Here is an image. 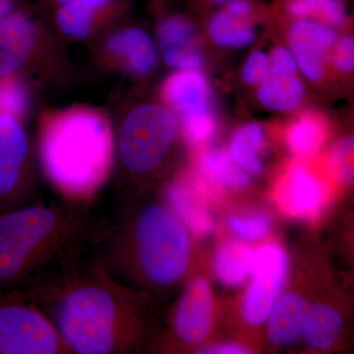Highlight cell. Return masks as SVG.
<instances>
[{
  "label": "cell",
  "mask_w": 354,
  "mask_h": 354,
  "mask_svg": "<svg viewBox=\"0 0 354 354\" xmlns=\"http://www.w3.org/2000/svg\"><path fill=\"white\" fill-rule=\"evenodd\" d=\"M270 317L268 335L274 344L288 346L297 341L306 321L307 304L295 293L285 295L274 304Z\"/></svg>",
  "instance_id": "16"
},
{
  "label": "cell",
  "mask_w": 354,
  "mask_h": 354,
  "mask_svg": "<svg viewBox=\"0 0 354 354\" xmlns=\"http://www.w3.org/2000/svg\"><path fill=\"white\" fill-rule=\"evenodd\" d=\"M186 134L193 142L203 143L212 138L216 130V122L211 113L183 121Z\"/></svg>",
  "instance_id": "31"
},
{
  "label": "cell",
  "mask_w": 354,
  "mask_h": 354,
  "mask_svg": "<svg viewBox=\"0 0 354 354\" xmlns=\"http://www.w3.org/2000/svg\"><path fill=\"white\" fill-rule=\"evenodd\" d=\"M116 0H71L58 6V27L71 38H87L95 23L113 12Z\"/></svg>",
  "instance_id": "14"
},
{
  "label": "cell",
  "mask_w": 354,
  "mask_h": 354,
  "mask_svg": "<svg viewBox=\"0 0 354 354\" xmlns=\"http://www.w3.org/2000/svg\"><path fill=\"white\" fill-rule=\"evenodd\" d=\"M271 59L272 73L295 75L298 65L295 55L286 48H277L272 51Z\"/></svg>",
  "instance_id": "33"
},
{
  "label": "cell",
  "mask_w": 354,
  "mask_h": 354,
  "mask_svg": "<svg viewBox=\"0 0 354 354\" xmlns=\"http://www.w3.org/2000/svg\"><path fill=\"white\" fill-rule=\"evenodd\" d=\"M158 38L162 50L186 48L194 39V29L189 21L180 16L165 18L158 26Z\"/></svg>",
  "instance_id": "26"
},
{
  "label": "cell",
  "mask_w": 354,
  "mask_h": 354,
  "mask_svg": "<svg viewBox=\"0 0 354 354\" xmlns=\"http://www.w3.org/2000/svg\"><path fill=\"white\" fill-rule=\"evenodd\" d=\"M288 10L295 17L315 18L326 25H339L346 19L341 0H290Z\"/></svg>",
  "instance_id": "25"
},
{
  "label": "cell",
  "mask_w": 354,
  "mask_h": 354,
  "mask_svg": "<svg viewBox=\"0 0 354 354\" xmlns=\"http://www.w3.org/2000/svg\"><path fill=\"white\" fill-rule=\"evenodd\" d=\"M327 197L325 185L301 165L291 167L276 191L279 208L295 218H314L320 213Z\"/></svg>",
  "instance_id": "9"
},
{
  "label": "cell",
  "mask_w": 354,
  "mask_h": 354,
  "mask_svg": "<svg viewBox=\"0 0 354 354\" xmlns=\"http://www.w3.org/2000/svg\"><path fill=\"white\" fill-rule=\"evenodd\" d=\"M326 139V128L314 114H305L290 125L286 134L288 147L295 155L309 158L315 155Z\"/></svg>",
  "instance_id": "23"
},
{
  "label": "cell",
  "mask_w": 354,
  "mask_h": 354,
  "mask_svg": "<svg viewBox=\"0 0 354 354\" xmlns=\"http://www.w3.org/2000/svg\"><path fill=\"white\" fill-rule=\"evenodd\" d=\"M178 120L174 111L149 104L133 109L120 128L118 158L123 171L146 176L160 167L176 141Z\"/></svg>",
  "instance_id": "5"
},
{
  "label": "cell",
  "mask_w": 354,
  "mask_h": 354,
  "mask_svg": "<svg viewBox=\"0 0 354 354\" xmlns=\"http://www.w3.org/2000/svg\"><path fill=\"white\" fill-rule=\"evenodd\" d=\"M81 202L21 205L0 213V293L28 291L83 255L104 230Z\"/></svg>",
  "instance_id": "2"
},
{
  "label": "cell",
  "mask_w": 354,
  "mask_h": 354,
  "mask_svg": "<svg viewBox=\"0 0 354 354\" xmlns=\"http://www.w3.org/2000/svg\"><path fill=\"white\" fill-rule=\"evenodd\" d=\"M251 11H252V6L248 0H234L227 4V12L241 19L248 17Z\"/></svg>",
  "instance_id": "35"
},
{
  "label": "cell",
  "mask_w": 354,
  "mask_h": 354,
  "mask_svg": "<svg viewBox=\"0 0 354 354\" xmlns=\"http://www.w3.org/2000/svg\"><path fill=\"white\" fill-rule=\"evenodd\" d=\"M17 0H0V19L16 9Z\"/></svg>",
  "instance_id": "37"
},
{
  "label": "cell",
  "mask_w": 354,
  "mask_h": 354,
  "mask_svg": "<svg viewBox=\"0 0 354 354\" xmlns=\"http://www.w3.org/2000/svg\"><path fill=\"white\" fill-rule=\"evenodd\" d=\"M165 64L181 71H196L201 68V55L186 48H169L165 50Z\"/></svg>",
  "instance_id": "32"
},
{
  "label": "cell",
  "mask_w": 354,
  "mask_h": 354,
  "mask_svg": "<svg viewBox=\"0 0 354 354\" xmlns=\"http://www.w3.org/2000/svg\"><path fill=\"white\" fill-rule=\"evenodd\" d=\"M286 274L288 259L281 247L268 244L255 253L253 281L244 302L247 322L261 325L267 320L285 286Z\"/></svg>",
  "instance_id": "8"
},
{
  "label": "cell",
  "mask_w": 354,
  "mask_h": 354,
  "mask_svg": "<svg viewBox=\"0 0 354 354\" xmlns=\"http://www.w3.org/2000/svg\"><path fill=\"white\" fill-rule=\"evenodd\" d=\"M244 19L234 17L227 11L216 14L209 25L211 38L223 46L242 48L248 46L255 39V31Z\"/></svg>",
  "instance_id": "24"
},
{
  "label": "cell",
  "mask_w": 354,
  "mask_h": 354,
  "mask_svg": "<svg viewBox=\"0 0 354 354\" xmlns=\"http://www.w3.org/2000/svg\"><path fill=\"white\" fill-rule=\"evenodd\" d=\"M0 354H71L25 291L0 293Z\"/></svg>",
  "instance_id": "6"
},
{
  "label": "cell",
  "mask_w": 354,
  "mask_h": 354,
  "mask_svg": "<svg viewBox=\"0 0 354 354\" xmlns=\"http://www.w3.org/2000/svg\"><path fill=\"white\" fill-rule=\"evenodd\" d=\"M164 97L183 122L211 113L208 83L196 71H180L169 77L165 84Z\"/></svg>",
  "instance_id": "13"
},
{
  "label": "cell",
  "mask_w": 354,
  "mask_h": 354,
  "mask_svg": "<svg viewBox=\"0 0 354 354\" xmlns=\"http://www.w3.org/2000/svg\"><path fill=\"white\" fill-rule=\"evenodd\" d=\"M212 299L209 283L196 279L188 286L174 312L172 329L179 341L197 344L208 335L211 327Z\"/></svg>",
  "instance_id": "11"
},
{
  "label": "cell",
  "mask_w": 354,
  "mask_h": 354,
  "mask_svg": "<svg viewBox=\"0 0 354 354\" xmlns=\"http://www.w3.org/2000/svg\"><path fill=\"white\" fill-rule=\"evenodd\" d=\"M232 1H234V0H214V2L218 6H227V3Z\"/></svg>",
  "instance_id": "38"
},
{
  "label": "cell",
  "mask_w": 354,
  "mask_h": 354,
  "mask_svg": "<svg viewBox=\"0 0 354 354\" xmlns=\"http://www.w3.org/2000/svg\"><path fill=\"white\" fill-rule=\"evenodd\" d=\"M353 137L339 140L330 151L329 169L333 176L344 185L353 183Z\"/></svg>",
  "instance_id": "27"
},
{
  "label": "cell",
  "mask_w": 354,
  "mask_h": 354,
  "mask_svg": "<svg viewBox=\"0 0 354 354\" xmlns=\"http://www.w3.org/2000/svg\"><path fill=\"white\" fill-rule=\"evenodd\" d=\"M106 46L111 55L124 60L130 70L137 74L152 71L157 62L152 39L137 28L115 32L109 39Z\"/></svg>",
  "instance_id": "15"
},
{
  "label": "cell",
  "mask_w": 354,
  "mask_h": 354,
  "mask_svg": "<svg viewBox=\"0 0 354 354\" xmlns=\"http://www.w3.org/2000/svg\"><path fill=\"white\" fill-rule=\"evenodd\" d=\"M36 26L23 11L14 9L0 19V79L15 76L31 55Z\"/></svg>",
  "instance_id": "12"
},
{
  "label": "cell",
  "mask_w": 354,
  "mask_h": 354,
  "mask_svg": "<svg viewBox=\"0 0 354 354\" xmlns=\"http://www.w3.org/2000/svg\"><path fill=\"white\" fill-rule=\"evenodd\" d=\"M25 292L71 354L129 353L139 341L143 319L138 298L93 258L72 260Z\"/></svg>",
  "instance_id": "1"
},
{
  "label": "cell",
  "mask_w": 354,
  "mask_h": 354,
  "mask_svg": "<svg viewBox=\"0 0 354 354\" xmlns=\"http://www.w3.org/2000/svg\"><path fill=\"white\" fill-rule=\"evenodd\" d=\"M167 198L171 208L191 232L197 235L211 234L213 216L194 191L187 186L174 185L167 193Z\"/></svg>",
  "instance_id": "18"
},
{
  "label": "cell",
  "mask_w": 354,
  "mask_h": 354,
  "mask_svg": "<svg viewBox=\"0 0 354 354\" xmlns=\"http://www.w3.org/2000/svg\"><path fill=\"white\" fill-rule=\"evenodd\" d=\"M230 227L242 239L247 241H259L267 234L270 228V221L265 216L249 218H232L230 220Z\"/></svg>",
  "instance_id": "29"
},
{
  "label": "cell",
  "mask_w": 354,
  "mask_h": 354,
  "mask_svg": "<svg viewBox=\"0 0 354 354\" xmlns=\"http://www.w3.org/2000/svg\"><path fill=\"white\" fill-rule=\"evenodd\" d=\"M28 106L27 91L15 76L0 79V113L20 118Z\"/></svg>",
  "instance_id": "28"
},
{
  "label": "cell",
  "mask_w": 354,
  "mask_h": 354,
  "mask_svg": "<svg viewBox=\"0 0 354 354\" xmlns=\"http://www.w3.org/2000/svg\"><path fill=\"white\" fill-rule=\"evenodd\" d=\"M304 95V86L297 77L272 72L258 91L260 102L266 108L278 111L297 108Z\"/></svg>",
  "instance_id": "19"
},
{
  "label": "cell",
  "mask_w": 354,
  "mask_h": 354,
  "mask_svg": "<svg viewBox=\"0 0 354 354\" xmlns=\"http://www.w3.org/2000/svg\"><path fill=\"white\" fill-rule=\"evenodd\" d=\"M31 143L19 118L0 113V213L24 205L30 189Z\"/></svg>",
  "instance_id": "7"
},
{
  "label": "cell",
  "mask_w": 354,
  "mask_h": 354,
  "mask_svg": "<svg viewBox=\"0 0 354 354\" xmlns=\"http://www.w3.org/2000/svg\"><path fill=\"white\" fill-rule=\"evenodd\" d=\"M333 62L342 71L351 72L354 68V41L353 37H344L335 46Z\"/></svg>",
  "instance_id": "34"
},
{
  "label": "cell",
  "mask_w": 354,
  "mask_h": 354,
  "mask_svg": "<svg viewBox=\"0 0 354 354\" xmlns=\"http://www.w3.org/2000/svg\"><path fill=\"white\" fill-rule=\"evenodd\" d=\"M113 136L99 113L75 109L59 114L44 133L43 165L60 189L72 196L91 194L104 180L113 158Z\"/></svg>",
  "instance_id": "4"
},
{
  "label": "cell",
  "mask_w": 354,
  "mask_h": 354,
  "mask_svg": "<svg viewBox=\"0 0 354 354\" xmlns=\"http://www.w3.org/2000/svg\"><path fill=\"white\" fill-rule=\"evenodd\" d=\"M53 3L57 4L58 6H62V4L66 3V2L71 1V0H51Z\"/></svg>",
  "instance_id": "39"
},
{
  "label": "cell",
  "mask_w": 354,
  "mask_h": 354,
  "mask_svg": "<svg viewBox=\"0 0 354 354\" xmlns=\"http://www.w3.org/2000/svg\"><path fill=\"white\" fill-rule=\"evenodd\" d=\"M271 73V59L262 51L249 55L242 68V78L250 85L261 84Z\"/></svg>",
  "instance_id": "30"
},
{
  "label": "cell",
  "mask_w": 354,
  "mask_h": 354,
  "mask_svg": "<svg viewBox=\"0 0 354 354\" xmlns=\"http://www.w3.org/2000/svg\"><path fill=\"white\" fill-rule=\"evenodd\" d=\"M342 328L341 316L335 309L317 304L307 314L304 330L310 346L325 349L334 344Z\"/></svg>",
  "instance_id": "22"
},
{
  "label": "cell",
  "mask_w": 354,
  "mask_h": 354,
  "mask_svg": "<svg viewBox=\"0 0 354 354\" xmlns=\"http://www.w3.org/2000/svg\"><path fill=\"white\" fill-rule=\"evenodd\" d=\"M264 143V131L258 123L241 127L232 135L230 155L244 171L260 174L263 169L260 152Z\"/></svg>",
  "instance_id": "20"
},
{
  "label": "cell",
  "mask_w": 354,
  "mask_h": 354,
  "mask_svg": "<svg viewBox=\"0 0 354 354\" xmlns=\"http://www.w3.org/2000/svg\"><path fill=\"white\" fill-rule=\"evenodd\" d=\"M335 41V30L317 21L301 19L291 28V53L298 66L310 80L319 81L322 78L326 55Z\"/></svg>",
  "instance_id": "10"
},
{
  "label": "cell",
  "mask_w": 354,
  "mask_h": 354,
  "mask_svg": "<svg viewBox=\"0 0 354 354\" xmlns=\"http://www.w3.org/2000/svg\"><path fill=\"white\" fill-rule=\"evenodd\" d=\"M202 353H215V354H239L247 353L245 348H241L239 346H230V344H221V346H212L204 349Z\"/></svg>",
  "instance_id": "36"
},
{
  "label": "cell",
  "mask_w": 354,
  "mask_h": 354,
  "mask_svg": "<svg viewBox=\"0 0 354 354\" xmlns=\"http://www.w3.org/2000/svg\"><path fill=\"white\" fill-rule=\"evenodd\" d=\"M255 253L241 241H228L216 251L215 271L221 283L228 286L241 285L252 274Z\"/></svg>",
  "instance_id": "17"
},
{
  "label": "cell",
  "mask_w": 354,
  "mask_h": 354,
  "mask_svg": "<svg viewBox=\"0 0 354 354\" xmlns=\"http://www.w3.org/2000/svg\"><path fill=\"white\" fill-rule=\"evenodd\" d=\"M95 244L93 259L124 286L136 278L167 288L189 265L188 234L171 205L151 203L132 216L120 214Z\"/></svg>",
  "instance_id": "3"
},
{
  "label": "cell",
  "mask_w": 354,
  "mask_h": 354,
  "mask_svg": "<svg viewBox=\"0 0 354 354\" xmlns=\"http://www.w3.org/2000/svg\"><path fill=\"white\" fill-rule=\"evenodd\" d=\"M200 169L202 176L215 185L242 188L249 184L245 171L225 151L211 150L205 153L200 160Z\"/></svg>",
  "instance_id": "21"
}]
</instances>
